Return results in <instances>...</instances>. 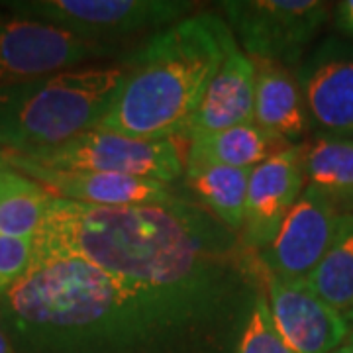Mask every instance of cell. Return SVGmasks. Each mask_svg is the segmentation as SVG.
<instances>
[{"label": "cell", "mask_w": 353, "mask_h": 353, "mask_svg": "<svg viewBox=\"0 0 353 353\" xmlns=\"http://www.w3.org/2000/svg\"><path fill=\"white\" fill-rule=\"evenodd\" d=\"M34 238H12L0 234V294L10 290L34 265Z\"/></svg>", "instance_id": "21"}, {"label": "cell", "mask_w": 353, "mask_h": 353, "mask_svg": "<svg viewBox=\"0 0 353 353\" xmlns=\"http://www.w3.org/2000/svg\"><path fill=\"white\" fill-rule=\"evenodd\" d=\"M51 201L50 190L8 165L0 175V234L36 238Z\"/></svg>", "instance_id": "18"}, {"label": "cell", "mask_w": 353, "mask_h": 353, "mask_svg": "<svg viewBox=\"0 0 353 353\" xmlns=\"http://www.w3.org/2000/svg\"><path fill=\"white\" fill-rule=\"evenodd\" d=\"M306 181L341 214L353 212V136H316L306 145Z\"/></svg>", "instance_id": "17"}, {"label": "cell", "mask_w": 353, "mask_h": 353, "mask_svg": "<svg viewBox=\"0 0 353 353\" xmlns=\"http://www.w3.org/2000/svg\"><path fill=\"white\" fill-rule=\"evenodd\" d=\"M118 43H94L61 28L0 10V88L110 57Z\"/></svg>", "instance_id": "7"}, {"label": "cell", "mask_w": 353, "mask_h": 353, "mask_svg": "<svg viewBox=\"0 0 353 353\" xmlns=\"http://www.w3.org/2000/svg\"><path fill=\"white\" fill-rule=\"evenodd\" d=\"M8 167V163H6V159H4V155H2V152H0V175L4 173V169Z\"/></svg>", "instance_id": "26"}, {"label": "cell", "mask_w": 353, "mask_h": 353, "mask_svg": "<svg viewBox=\"0 0 353 353\" xmlns=\"http://www.w3.org/2000/svg\"><path fill=\"white\" fill-rule=\"evenodd\" d=\"M0 6L87 41L118 43L181 22L194 4L187 0H8Z\"/></svg>", "instance_id": "4"}, {"label": "cell", "mask_w": 353, "mask_h": 353, "mask_svg": "<svg viewBox=\"0 0 353 353\" xmlns=\"http://www.w3.org/2000/svg\"><path fill=\"white\" fill-rule=\"evenodd\" d=\"M252 171L224 165H185V185L194 194L199 206L232 232L240 234L245 220Z\"/></svg>", "instance_id": "16"}, {"label": "cell", "mask_w": 353, "mask_h": 353, "mask_svg": "<svg viewBox=\"0 0 353 353\" xmlns=\"http://www.w3.org/2000/svg\"><path fill=\"white\" fill-rule=\"evenodd\" d=\"M12 169L34 179L57 199L90 206H152L179 201L167 183L138 176L99 173V171H65L32 163L10 152H2Z\"/></svg>", "instance_id": "12"}, {"label": "cell", "mask_w": 353, "mask_h": 353, "mask_svg": "<svg viewBox=\"0 0 353 353\" xmlns=\"http://www.w3.org/2000/svg\"><path fill=\"white\" fill-rule=\"evenodd\" d=\"M265 269L240 236L163 271L116 275L34 257L0 294L14 353H236Z\"/></svg>", "instance_id": "1"}, {"label": "cell", "mask_w": 353, "mask_h": 353, "mask_svg": "<svg viewBox=\"0 0 353 353\" xmlns=\"http://www.w3.org/2000/svg\"><path fill=\"white\" fill-rule=\"evenodd\" d=\"M214 12L194 14L128 51L122 87L99 130L138 139H181L234 43Z\"/></svg>", "instance_id": "2"}, {"label": "cell", "mask_w": 353, "mask_h": 353, "mask_svg": "<svg viewBox=\"0 0 353 353\" xmlns=\"http://www.w3.org/2000/svg\"><path fill=\"white\" fill-rule=\"evenodd\" d=\"M230 30L253 59L299 67L328 20L320 0H226L220 2Z\"/></svg>", "instance_id": "6"}, {"label": "cell", "mask_w": 353, "mask_h": 353, "mask_svg": "<svg viewBox=\"0 0 353 353\" xmlns=\"http://www.w3.org/2000/svg\"><path fill=\"white\" fill-rule=\"evenodd\" d=\"M318 136L353 134V41L326 38L294 71Z\"/></svg>", "instance_id": "10"}, {"label": "cell", "mask_w": 353, "mask_h": 353, "mask_svg": "<svg viewBox=\"0 0 353 353\" xmlns=\"http://www.w3.org/2000/svg\"><path fill=\"white\" fill-rule=\"evenodd\" d=\"M304 155L306 145L294 143L253 167L240 240L255 255L271 245L306 189Z\"/></svg>", "instance_id": "9"}, {"label": "cell", "mask_w": 353, "mask_h": 353, "mask_svg": "<svg viewBox=\"0 0 353 353\" xmlns=\"http://www.w3.org/2000/svg\"><path fill=\"white\" fill-rule=\"evenodd\" d=\"M294 145L269 134L267 130L248 122L218 134H208L189 141L185 165H224L253 169L271 155Z\"/></svg>", "instance_id": "15"}, {"label": "cell", "mask_w": 353, "mask_h": 353, "mask_svg": "<svg viewBox=\"0 0 353 353\" xmlns=\"http://www.w3.org/2000/svg\"><path fill=\"white\" fill-rule=\"evenodd\" d=\"M124 75L122 65H94L0 88V152H50L99 128Z\"/></svg>", "instance_id": "3"}, {"label": "cell", "mask_w": 353, "mask_h": 353, "mask_svg": "<svg viewBox=\"0 0 353 353\" xmlns=\"http://www.w3.org/2000/svg\"><path fill=\"white\" fill-rule=\"evenodd\" d=\"M273 326L292 353H334L350 336L345 316L324 303L306 281L265 273Z\"/></svg>", "instance_id": "11"}, {"label": "cell", "mask_w": 353, "mask_h": 353, "mask_svg": "<svg viewBox=\"0 0 353 353\" xmlns=\"http://www.w3.org/2000/svg\"><path fill=\"white\" fill-rule=\"evenodd\" d=\"M253 122L287 143H296L310 128V116L296 75L289 67L267 59H253Z\"/></svg>", "instance_id": "14"}, {"label": "cell", "mask_w": 353, "mask_h": 353, "mask_svg": "<svg viewBox=\"0 0 353 353\" xmlns=\"http://www.w3.org/2000/svg\"><path fill=\"white\" fill-rule=\"evenodd\" d=\"M345 316V320H347V326H350V336H347V340H353V308L347 312Z\"/></svg>", "instance_id": "25"}, {"label": "cell", "mask_w": 353, "mask_h": 353, "mask_svg": "<svg viewBox=\"0 0 353 353\" xmlns=\"http://www.w3.org/2000/svg\"><path fill=\"white\" fill-rule=\"evenodd\" d=\"M334 22L343 36L353 39V0L338 2L336 12H334Z\"/></svg>", "instance_id": "22"}, {"label": "cell", "mask_w": 353, "mask_h": 353, "mask_svg": "<svg viewBox=\"0 0 353 353\" xmlns=\"http://www.w3.org/2000/svg\"><path fill=\"white\" fill-rule=\"evenodd\" d=\"M334 353H353V340H345V343H341Z\"/></svg>", "instance_id": "24"}, {"label": "cell", "mask_w": 353, "mask_h": 353, "mask_svg": "<svg viewBox=\"0 0 353 353\" xmlns=\"http://www.w3.org/2000/svg\"><path fill=\"white\" fill-rule=\"evenodd\" d=\"M236 353H292L273 326L265 290L259 292L257 301L253 304L252 314L241 332Z\"/></svg>", "instance_id": "20"}, {"label": "cell", "mask_w": 353, "mask_h": 353, "mask_svg": "<svg viewBox=\"0 0 353 353\" xmlns=\"http://www.w3.org/2000/svg\"><path fill=\"white\" fill-rule=\"evenodd\" d=\"M341 212L324 192L306 185L269 248L257 253L265 273L306 281L324 259L340 226Z\"/></svg>", "instance_id": "8"}, {"label": "cell", "mask_w": 353, "mask_h": 353, "mask_svg": "<svg viewBox=\"0 0 353 353\" xmlns=\"http://www.w3.org/2000/svg\"><path fill=\"white\" fill-rule=\"evenodd\" d=\"M181 145V139L128 138L94 128L55 150L20 157L50 169L116 173L171 185L185 173Z\"/></svg>", "instance_id": "5"}, {"label": "cell", "mask_w": 353, "mask_h": 353, "mask_svg": "<svg viewBox=\"0 0 353 353\" xmlns=\"http://www.w3.org/2000/svg\"><path fill=\"white\" fill-rule=\"evenodd\" d=\"M0 353H14L12 345H10V341L6 338V334L2 332V328H0Z\"/></svg>", "instance_id": "23"}, {"label": "cell", "mask_w": 353, "mask_h": 353, "mask_svg": "<svg viewBox=\"0 0 353 353\" xmlns=\"http://www.w3.org/2000/svg\"><path fill=\"white\" fill-rule=\"evenodd\" d=\"M310 289L341 314L353 308V212L341 214L340 226L324 259L306 279Z\"/></svg>", "instance_id": "19"}, {"label": "cell", "mask_w": 353, "mask_h": 353, "mask_svg": "<svg viewBox=\"0 0 353 353\" xmlns=\"http://www.w3.org/2000/svg\"><path fill=\"white\" fill-rule=\"evenodd\" d=\"M255 108V65L234 41L212 81L202 94L201 104L190 116L183 139L218 134L230 128L253 122Z\"/></svg>", "instance_id": "13"}]
</instances>
